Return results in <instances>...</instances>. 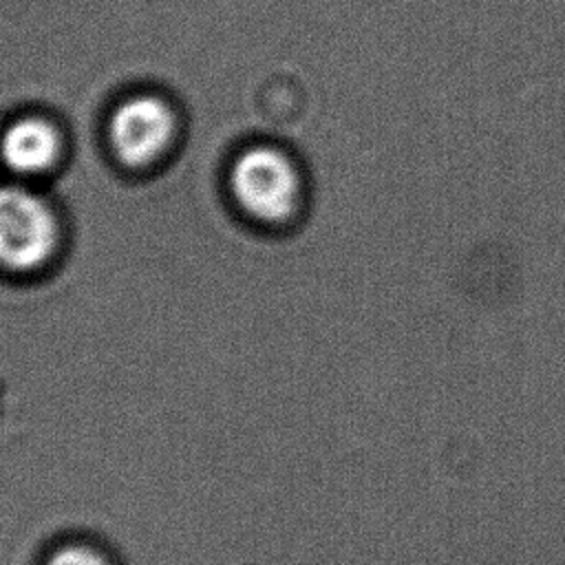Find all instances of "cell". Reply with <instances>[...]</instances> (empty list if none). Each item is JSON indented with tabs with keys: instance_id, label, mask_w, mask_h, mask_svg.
<instances>
[{
	"instance_id": "6da1fadb",
	"label": "cell",
	"mask_w": 565,
	"mask_h": 565,
	"mask_svg": "<svg viewBox=\"0 0 565 565\" xmlns=\"http://www.w3.org/2000/svg\"><path fill=\"white\" fill-rule=\"evenodd\" d=\"M230 185L238 205L267 223L291 216L300 199V177L294 161L271 146L243 150L232 163Z\"/></svg>"
},
{
	"instance_id": "7a4b0ae2",
	"label": "cell",
	"mask_w": 565,
	"mask_h": 565,
	"mask_svg": "<svg viewBox=\"0 0 565 565\" xmlns=\"http://www.w3.org/2000/svg\"><path fill=\"white\" fill-rule=\"evenodd\" d=\"M60 225L40 194L20 185H0V265L11 271L42 267L57 247Z\"/></svg>"
},
{
	"instance_id": "3957f363",
	"label": "cell",
	"mask_w": 565,
	"mask_h": 565,
	"mask_svg": "<svg viewBox=\"0 0 565 565\" xmlns=\"http://www.w3.org/2000/svg\"><path fill=\"white\" fill-rule=\"evenodd\" d=\"M174 139V113L157 95H132L117 104L108 121L115 154L132 168L157 161Z\"/></svg>"
},
{
	"instance_id": "277c9868",
	"label": "cell",
	"mask_w": 565,
	"mask_h": 565,
	"mask_svg": "<svg viewBox=\"0 0 565 565\" xmlns=\"http://www.w3.org/2000/svg\"><path fill=\"white\" fill-rule=\"evenodd\" d=\"M62 139L57 128L40 115H24L11 121L0 135V159L18 174L33 177L51 170L60 157Z\"/></svg>"
},
{
	"instance_id": "5b68a950",
	"label": "cell",
	"mask_w": 565,
	"mask_h": 565,
	"mask_svg": "<svg viewBox=\"0 0 565 565\" xmlns=\"http://www.w3.org/2000/svg\"><path fill=\"white\" fill-rule=\"evenodd\" d=\"M35 565H124L117 552L90 534H64L51 541Z\"/></svg>"
},
{
	"instance_id": "8992f818",
	"label": "cell",
	"mask_w": 565,
	"mask_h": 565,
	"mask_svg": "<svg viewBox=\"0 0 565 565\" xmlns=\"http://www.w3.org/2000/svg\"><path fill=\"white\" fill-rule=\"evenodd\" d=\"M18 433V402L11 386L0 377V439L15 437Z\"/></svg>"
}]
</instances>
